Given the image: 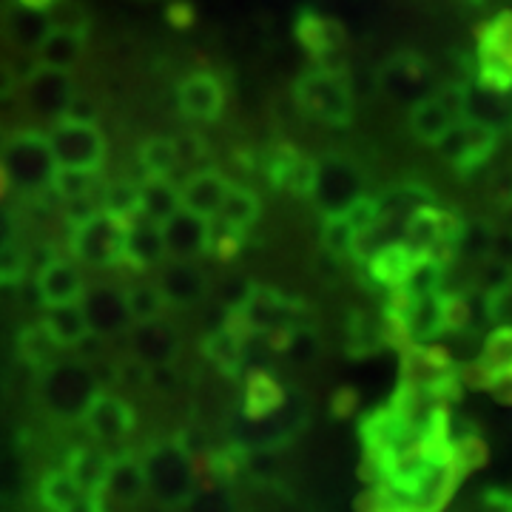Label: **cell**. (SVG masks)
<instances>
[{
  "label": "cell",
  "instance_id": "cell-30",
  "mask_svg": "<svg viewBox=\"0 0 512 512\" xmlns=\"http://www.w3.org/2000/svg\"><path fill=\"white\" fill-rule=\"evenodd\" d=\"M168 259H188L194 262L197 256L208 254V239H211V222L194 217L188 211H177L160 225Z\"/></svg>",
  "mask_w": 512,
  "mask_h": 512
},
{
  "label": "cell",
  "instance_id": "cell-20",
  "mask_svg": "<svg viewBox=\"0 0 512 512\" xmlns=\"http://www.w3.org/2000/svg\"><path fill=\"white\" fill-rule=\"evenodd\" d=\"M180 353H183V339L171 325H165V319L148 322V325H134L131 336H128V359L148 373L168 370L180 359Z\"/></svg>",
  "mask_w": 512,
  "mask_h": 512
},
{
  "label": "cell",
  "instance_id": "cell-45",
  "mask_svg": "<svg viewBox=\"0 0 512 512\" xmlns=\"http://www.w3.org/2000/svg\"><path fill=\"white\" fill-rule=\"evenodd\" d=\"M484 313L495 325L512 328V279H504L501 285H495L484 293Z\"/></svg>",
  "mask_w": 512,
  "mask_h": 512
},
{
  "label": "cell",
  "instance_id": "cell-48",
  "mask_svg": "<svg viewBox=\"0 0 512 512\" xmlns=\"http://www.w3.org/2000/svg\"><path fill=\"white\" fill-rule=\"evenodd\" d=\"M15 231H18V220L12 214V208L3 205V200H0V248L15 242Z\"/></svg>",
  "mask_w": 512,
  "mask_h": 512
},
{
  "label": "cell",
  "instance_id": "cell-18",
  "mask_svg": "<svg viewBox=\"0 0 512 512\" xmlns=\"http://www.w3.org/2000/svg\"><path fill=\"white\" fill-rule=\"evenodd\" d=\"M228 103V86L220 74L211 69H197L185 74L177 86V109L191 123H214L220 120Z\"/></svg>",
  "mask_w": 512,
  "mask_h": 512
},
{
  "label": "cell",
  "instance_id": "cell-47",
  "mask_svg": "<svg viewBox=\"0 0 512 512\" xmlns=\"http://www.w3.org/2000/svg\"><path fill=\"white\" fill-rule=\"evenodd\" d=\"M165 20L174 26V29H191L194 20H197V12L188 0H174L168 9H165Z\"/></svg>",
  "mask_w": 512,
  "mask_h": 512
},
{
  "label": "cell",
  "instance_id": "cell-12",
  "mask_svg": "<svg viewBox=\"0 0 512 512\" xmlns=\"http://www.w3.org/2000/svg\"><path fill=\"white\" fill-rule=\"evenodd\" d=\"M439 157L458 174H473L478 168L490 163V157L498 148V131L478 120L461 117L439 143Z\"/></svg>",
  "mask_w": 512,
  "mask_h": 512
},
{
  "label": "cell",
  "instance_id": "cell-24",
  "mask_svg": "<svg viewBox=\"0 0 512 512\" xmlns=\"http://www.w3.org/2000/svg\"><path fill=\"white\" fill-rule=\"evenodd\" d=\"M100 495L106 498V504H114V507H137L146 498V473L137 453H128V450L111 453Z\"/></svg>",
  "mask_w": 512,
  "mask_h": 512
},
{
  "label": "cell",
  "instance_id": "cell-35",
  "mask_svg": "<svg viewBox=\"0 0 512 512\" xmlns=\"http://www.w3.org/2000/svg\"><path fill=\"white\" fill-rule=\"evenodd\" d=\"M49 29H52L49 12L23 9L15 3V9L6 15V37L18 46L20 52H37V46L49 35Z\"/></svg>",
  "mask_w": 512,
  "mask_h": 512
},
{
  "label": "cell",
  "instance_id": "cell-38",
  "mask_svg": "<svg viewBox=\"0 0 512 512\" xmlns=\"http://www.w3.org/2000/svg\"><path fill=\"white\" fill-rule=\"evenodd\" d=\"M259 214H262V202L254 194V188L234 183L231 191H228V200H225V205H222L220 214L214 220L222 222V225H231V228H237V231L251 237V228L259 222Z\"/></svg>",
  "mask_w": 512,
  "mask_h": 512
},
{
  "label": "cell",
  "instance_id": "cell-53",
  "mask_svg": "<svg viewBox=\"0 0 512 512\" xmlns=\"http://www.w3.org/2000/svg\"><path fill=\"white\" fill-rule=\"evenodd\" d=\"M6 140H9V134H6V131L0 128V154H3V148H6Z\"/></svg>",
  "mask_w": 512,
  "mask_h": 512
},
{
  "label": "cell",
  "instance_id": "cell-5",
  "mask_svg": "<svg viewBox=\"0 0 512 512\" xmlns=\"http://www.w3.org/2000/svg\"><path fill=\"white\" fill-rule=\"evenodd\" d=\"M399 387L427 399L456 404L464 379L461 365L439 345H404L399 350Z\"/></svg>",
  "mask_w": 512,
  "mask_h": 512
},
{
  "label": "cell",
  "instance_id": "cell-52",
  "mask_svg": "<svg viewBox=\"0 0 512 512\" xmlns=\"http://www.w3.org/2000/svg\"><path fill=\"white\" fill-rule=\"evenodd\" d=\"M9 191V180H6V174H3V165H0V200H3V194Z\"/></svg>",
  "mask_w": 512,
  "mask_h": 512
},
{
  "label": "cell",
  "instance_id": "cell-34",
  "mask_svg": "<svg viewBox=\"0 0 512 512\" xmlns=\"http://www.w3.org/2000/svg\"><path fill=\"white\" fill-rule=\"evenodd\" d=\"M177 211H180V188L171 183V177H143V183H140V217L163 225Z\"/></svg>",
  "mask_w": 512,
  "mask_h": 512
},
{
  "label": "cell",
  "instance_id": "cell-31",
  "mask_svg": "<svg viewBox=\"0 0 512 512\" xmlns=\"http://www.w3.org/2000/svg\"><path fill=\"white\" fill-rule=\"evenodd\" d=\"M165 254L163 228L151 220H134L128 225L126 248H123V265H128L134 274H146L154 271L157 265H163Z\"/></svg>",
  "mask_w": 512,
  "mask_h": 512
},
{
  "label": "cell",
  "instance_id": "cell-7",
  "mask_svg": "<svg viewBox=\"0 0 512 512\" xmlns=\"http://www.w3.org/2000/svg\"><path fill=\"white\" fill-rule=\"evenodd\" d=\"M3 174L9 188H15L23 197H43L52 194V183L57 177V163L46 134L40 131H18L6 140L0 154Z\"/></svg>",
  "mask_w": 512,
  "mask_h": 512
},
{
  "label": "cell",
  "instance_id": "cell-10",
  "mask_svg": "<svg viewBox=\"0 0 512 512\" xmlns=\"http://www.w3.org/2000/svg\"><path fill=\"white\" fill-rule=\"evenodd\" d=\"M464 384L487 390L498 402H512V328L495 325L470 365L461 367Z\"/></svg>",
  "mask_w": 512,
  "mask_h": 512
},
{
  "label": "cell",
  "instance_id": "cell-4",
  "mask_svg": "<svg viewBox=\"0 0 512 512\" xmlns=\"http://www.w3.org/2000/svg\"><path fill=\"white\" fill-rule=\"evenodd\" d=\"M106 387L100 370L86 359H57L37 373V404L55 421H83L97 393Z\"/></svg>",
  "mask_w": 512,
  "mask_h": 512
},
{
  "label": "cell",
  "instance_id": "cell-43",
  "mask_svg": "<svg viewBox=\"0 0 512 512\" xmlns=\"http://www.w3.org/2000/svg\"><path fill=\"white\" fill-rule=\"evenodd\" d=\"M32 271V254L18 242L0 248V288H15Z\"/></svg>",
  "mask_w": 512,
  "mask_h": 512
},
{
  "label": "cell",
  "instance_id": "cell-51",
  "mask_svg": "<svg viewBox=\"0 0 512 512\" xmlns=\"http://www.w3.org/2000/svg\"><path fill=\"white\" fill-rule=\"evenodd\" d=\"M15 3L23 9H35V12H52L63 0H15Z\"/></svg>",
  "mask_w": 512,
  "mask_h": 512
},
{
  "label": "cell",
  "instance_id": "cell-3",
  "mask_svg": "<svg viewBox=\"0 0 512 512\" xmlns=\"http://www.w3.org/2000/svg\"><path fill=\"white\" fill-rule=\"evenodd\" d=\"M228 316L254 342L259 339L271 350H279L293 330L308 325L311 311L302 299L276 291L271 285H248L237 305L228 308Z\"/></svg>",
  "mask_w": 512,
  "mask_h": 512
},
{
  "label": "cell",
  "instance_id": "cell-6",
  "mask_svg": "<svg viewBox=\"0 0 512 512\" xmlns=\"http://www.w3.org/2000/svg\"><path fill=\"white\" fill-rule=\"evenodd\" d=\"M293 100L305 117L322 126L345 128L356 114L348 72H336V69L313 66L299 74L293 83Z\"/></svg>",
  "mask_w": 512,
  "mask_h": 512
},
{
  "label": "cell",
  "instance_id": "cell-19",
  "mask_svg": "<svg viewBox=\"0 0 512 512\" xmlns=\"http://www.w3.org/2000/svg\"><path fill=\"white\" fill-rule=\"evenodd\" d=\"M251 345H254V339L225 313V319H222L220 325L205 333V339H202V356L225 379H242L245 370H248Z\"/></svg>",
  "mask_w": 512,
  "mask_h": 512
},
{
  "label": "cell",
  "instance_id": "cell-25",
  "mask_svg": "<svg viewBox=\"0 0 512 512\" xmlns=\"http://www.w3.org/2000/svg\"><path fill=\"white\" fill-rule=\"evenodd\" d=\"M231 185H234V180L217 168H197L180 185V208L211 222L228 200Z\"/></svg>",
  "mask_w": 512,
  "mask_h": 512
},
{
  "label": "cell",
  "instance_id": "cell-13",
  "mask_svg": "<svg viewBox=\"0 0 512 512\" xmlns=\"http://www.w3.org/2000/svg\"><path fill=\"white\" fill-rule=\"evenodd\" d=\"M293 32H296L299 46L313 60V66L348 72V57H345L348 55V35L339 20L328 18L316 9H305V12H299Z\"/></svg>",
  "mask_w": 512,
  "mask_h": 512
},
{
  "label": "cell",
  "instance_id": "cell-2",
  "mask_svg": "<svg viewBox=\"0 0 512 512\" xmlns=\"http://www.w3.org/2000/svg\"><path fill=\"white\" fill-rule=\"evenodd\" d=\"M143 473H146L148 498L168 512H180L200 490V461L185 433H171L148 441L140 453Z\"/></svg>",
  "mask_w": 512,
  "mask_h": 512
},
{
  "label": "cell",
  "instance_id": "cell-37",
  "mask_svg": "<svg viewBox=\"0 0 512 512\" xmlns=\"http://www.w3.org/2000/svg\"><path fill=\"white\" fill-rule=\"evenodd\" d=\"M86 493L72 473L60 464L55 470H46L40 481H37V504L46 512H63L66 507H72L80 495Z\"/></svg>",
  "mask_w": 512,
  "mask_h": 512
},
{
  "label": "cell",
  "instance_id": "cell-28",
  "mask_svg": "<svg viewBox=\"0 0 512 512\" xmlns=\"http://www.w3.org/2000/svg\"><path fill=\"white\" fill-rule=\"evenodd\" d=\"M157 288L165 296L168 308H194L211 291V279L200 265L188 259H171L157 276Z\"/></svg>",
  "mask_w": 512,
  "mask_h": 512
},
{
  "label": "cell",
  "instance_id": "cell-27",
  "mask_svg": "<svg viewBox=\"0 0 512 512\" xmlns=\"http://www.w3.org/2000/svg\"><path fill=\"white\" fill-rule=\"evenodd\" d=\"M239 382H242V390H239V419L245 421L274 416L276 410L291 399V390L271 370H259V367L256 370H245V376Z\"/></svg>",
  "mask_w": 512,
  "mask_h": 512
},
{
  "label": "cell",
  "instance_id": "cell-9",
  "mask_svg": "<svg viewBox=\"0 0 512 512\" xmlns=\"http://www.w3.org/2000/svg\"><path fill=\"white\" fill-rule=\"evenodd\" d=\"M69 251L89 268H114L123 265V248L131 222L114 217L109 211H94L83 220L69 222Z\"/></svg>",
  "mask_w": 512,
  "mask_h": 512
},
{
  "label": "cell",
  "instance_id": "cell-40",
  "mask_svg": "<svg viewBox=\"0 0 512 512\" xmlns=\"http://www.w3.org/2000/svg\"><path fill=\"white\" fill-rule=\"evenodd\" d=\"M126 305L128 316H131V325L160 322V319H165V311H168V302H165V296L157 288V282L154 285L140 282V285L126 288Z\"/></svg>",
  "mask_w": 512,
  "mask_h": 512
},
{
  "label": "cell",
  "instance_id": "cell-41",
  "mask_svg": "<svg viewBox=\"0 0 512 512\" xmlns=\"http://www.w3.org/2000/svg\"><path fill=\"white\" fill-rule=\"evenodd\" d=\"M180 512H239L237 484L202 481L200 490L191 495V501Z\"/></svg>",
  "mask_w": 512,
  "mask_h": 512
},
{
  "label": "cell",
  "instance_id": "cell-14",
  "mask_svg": "<svg viewBox=\"0 0 512 512\" xmlns=\"http://www.w3.org/2000/svg\"><path fill=\"white\" fill-rule=\"evenodd\" d=\"M476 80L493 89L512 86V12L490 18L476 43Z\"/></svg>",
  "mask_w": 512,
  "mask_h": 512
},
{
  "label": "cell",
  "instance_id": "cell-44",
  "mask_svg": "<svg viewBox=\"0 0 512 512\" xmlns=\"http://www.w3.org/2000/svg\"><path fill=\"white\" fill-rule=\"evenodd\" d=\"M245 242H248V234H242L231 225L211 220V239H208V254L211 256H217L222 262H231V259H237L242 254Z\"/></svg>",
  "mask_w": 512,
  "mask_h": 512
},
{
  "label": "cell",
  "instance_id": "cell-1",
  "mask_svg": "<svg viewBox=\"0 0 512 512\" xmlns=\"http://www.w3.org/2000/svg\"><path fill=\"white\" fill-rule=\"evenodd\" d=\"M359 441L362 512H444L464 478L487 461V444L453 416V404L399 384L359 421Z\"/></svg>",
  "mask_w": 512,
  "mask_h": 512
},
{
  "label": "cell",
  "instance_id": "cell-50",
  "mask_svg": "<svg viewBox=\"0 0 512 512\" xmlns=\"http://www.w3.org/2000/svg\"><path fill=\"white\" fill-rule=\"evenodd\" d=\"M18 80L20 77L18 72L12 69V63H3V60H0V100L9 97V94L18 89Z\"/></svg>",
  "mask_w": 512,
  "mask_h": 512
},
{
  "label": "cell",
  "instance_id": "cell-26",
  "mask_svg": "<svg viewBox=\"0 0 512 512\" xmlns=\"http://www.w3.org/2000/svg\"><path fill=\"white\" fill-rule=\"evenodd\" d=\"M86 293L80 268L66 256H46L37 268V296L46 308L77 305Z\"/></svg>",
  "mask_w": 512,
  "mask_h": 512
},
{
  "label": "cell",
  "instance_id": "cell-8",
  "mask_svg": "<svg viewBox=\"0 0 512 512\" xmlns=\"http://www.w3.org/2000/svg\"><path fill=\"white\" fill-rule=\"evenodd\" d=\"M57 171H80V174H97L106 163V134L94 120H77V117H57L55 126L46 134Z\"/></svg>",
  "mask_w": 512,
  "mask_h": 512
},
{
  "label": "cell",
  "instance_id": "cell-36",
  "mask_svg": "<svg viewBox=\"0 0 512 512\" xmlns=\"http://www.w3.org/2000/svg\"><path fill=\"white\" fill-rule=\"evenodd\" d=\"M43 325L49 328L52 339H55L63 350L80 348V345L92 336L80 302H77V305H57V308H49L46 316H43Z\"/></svg>",
  "mask_w": 512,
  "mask_h": 512
},
{
  "label": "cell",
  "instance_id": "cell-23",
  "mask_svg": "<svg viewBox=\"0 0 512 512\" xmlns=\"http://www.w3.org/2000/svg\"><path fill=\"white\" fill-rule=\"evenodd\" d=\"M80 308L86 316V325L94 339L103 336H117L126 328H131V316H128L126 305V288H114V285H97V288H86Z\"/></svg>",
  "mask_w": 512,
  "mask_h": 512
},
{
  "label": "cell",
  "instance_id": "cell-29",
  "mask_svg": "<svg viewBox=\"0 0 512 512\" xmlns=\"http://www.w3.org/2000/svg\"><path fill=\"white\" fill-rule=\"evenodd\" d=\"M382 89L396 100H410L416 103L430 92H436L433 86V69L427 66V60L419 55H396L382 66Z\"/></svg>",
  "mask_w": 512,
  "mask_h": 512
},
{
  "label": "cell",
  "instance_id": "cell-16",
  "mask_svg": "<svg viewBox=\"0 0 512 512\" xmlns=\"http://www.w3.org/2000/svg\"><path fill=\"white\" fill-rule=\"evenodd\" d=\"M83 427H86L89 439L94 444H100L103 450L120 447L137 427V410L114 387H103L92 402V407L86 410Z\"/></svg>",
  "mask_w": 512,
  "mask_h": 512
},
{
  "label": "cell",
  "instance_id": "cell-54",
  "mask_svg": "<svg viewBox=\"0 0 512 512\" xmlns=\"http://www.w3.org/2000/svg\"><path fill=\"white\" fill-rule=\"evenodd\" d=\"M461 6H478V3H484V0H456Z\"/></svg>",
  "mask_w": 512,
  "mask_h": 512
},
{
  "label": "cell",
  "instance_id": "cell-11",
  "mask_svg": "<svg viewBox=\"0 0 512 512\" xmlns=\"http://www.w3.org/2000/svg\"><path fill=\"white\" fill-rule=\"evenodd\" d=\"M367 197L365 174L345 157L316 160V174L308 200L322 211V217H336Z\"/></svg>",
  "mask_w": 512,
  "mask_h": 512
},
{
  "label": "cell",
  "instance_id": "cell-21",
  "mask_svg": "<svg viewBox=\"0 0 512 512\" xmlns=\"http://www.w3.org/2000/svg\"><path fill=\"white\" fill-rule=\"evenodd\" d=\"M89 40V23L83 15L72 18H52V29L37 46V66L57 69V72H72L77 60L86 49Z\"/></svg>",
  "mask_w": 512,
  "mask_h": 512
},
{
  "label": "cell",
  "instance_id": "cell-46",
  "mask_svg": "<svg viewBox=\"0 0 512 512\" xmlns=\"http://www.w3.org/2000/svg\"><path fill=\"white\" fill-rule=\"evenodd\" d=\"M177 146V160H180V168H197V165L208 157V143L202 140L200 134H183L174 140Z\"/></svg>",
  "mask_w": 512,
  "mask_h": 512
},
{
  "label": "cell",
  "instance_id": "cell-42",
  "mask_svg": "<svg viewBox=\"0 0 512 512\" xmlns=\"http://www.w3.org/2000/svg\"><path fill=\"white\" fill-rule=\"evenodd\" d=\"M100 208L126 222L140 220V183H134V180H117V183L103 185Z\"/></svg>",
  "mask_w": 512,
  "mask_h": 512
},
{
  "label": "cell",
  "instance_id": "cell-32",
  "mask_svg": "<svg viewBox=\"0 0 512 512\" xmlns=\"http://www.w3.org/2000/svg\"><path fill=\"white\" fill-rule=\"evenodd\" d=\"M109 450H103L100 444H74L66 450L63 467L72 473V478L86 490V493H100L106 467H109Z\"/></svg>",
  "mask_w": 512,
  "mask_h": 512
},
{
  "label": "cell",
  "instance_id": "cell-17",
  "mask_svg": "<svg viewBox=\"0 0 512 512\" xmlns=\"http://www.w3.org/2000/svg\"><path fill=\"white\" fill-rule=\"evenodd\" d=\"M461 117H464L461 114V89H458V83H444V86H436V92L413 103L410 131L421 143L436 146Z\"/></svg>",
  "mask_w": 512,
  "mask_h": 512
},
{
  "label": "cell",
  "instance_id": "cell-22",
  "mask_svg": "<svg viewBox=\"0 0 512 512\" xmlns=\"http://www.w3.org/2000/svg\"><path fill=\"white\" fill-rule=\"evenodd\" d=\"M23 94H26V103L35 114L57 120L66 114L69 103L74 100V83L69 72L35 66L23 77Z\"/></svg>",
  "mask_w": 512,
  "mask_h": 512
},
{
  "label": "cell",
  "instance_id": "cell-39",
  "mask_svg": "<svg viewBox=\"0 0 512 512\" xmlns=\"http://www.w3.org/2000/svg\"><path fill=\"white\" fill-rule=\"evenodd\" d=\"M137 163L143 177H174V171H180L177 146L171 137H148L146 143H140Z\"/></svg>",
  "mask_w": 512,
  "mask_h": 512
},
{
  "label": "cell",
  "instance_id": "cell-33",
  "mask_svg": "<svg viewBox=\"0 0 512 512\" xmlns=\"http://www.w3.org/2000/svg\"><path fill=\"white\" fill-rule=\"evenodd\" d=\"M18 356L23 365L32 367L35 373H40V370H46L49 365H55L57 359L63 356V348L52 339V333L43 325V319H37V322H29V325L20 328Z\"/></svg>",
  "mask_w": 512,
  "mask_h": 512
},
{
  "label": "cell",
  "instance_id": "cell-15",
  "mask_svg": "<svg viewBox=\"0 0 512 512\" xmlns=\"http://www.w3.org/2000/svg\"><path fill=\"white\" fill-rule=\"evenodd\" d=\"M256 171L276 191H285V194H293V197H308L313 174H316V160L302 154L291 143H274V146L262 148L256 154Z\"/></svg>",
  "mask_w": 512,
  "mask_h": 512
},
{
  "label": "cell",
  "instance_id": "cell-49",
  "mask_svg": "<svg viewBox=\"0 0 512 512\" xmlns=\"http://www.w3.org/2000/svg\"><path fill=\"white\" fill-rule=\"evenodd\" d=\"M63 512H109V504L100 493H83L72 507H66Z\"/></svg>",
  "mask_w": 512,
  "mask_h": 512
}]
</instances>
